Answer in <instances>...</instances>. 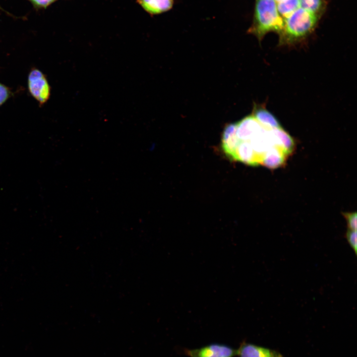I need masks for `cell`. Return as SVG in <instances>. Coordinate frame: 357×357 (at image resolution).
Instances as JSON below:
<instances>
[{
    "label": "cell",
    "instance_id": "6da1fadb",
    "mask_svg": "<svg viewBox=\"0 0 357 357\" xmlns=\"http://www.w3.org/2000/svg\"><path fill=\"white\" fill-rule=\"evenodd\" d=\"M320 18L299 7L284 19L279 35V46L291 45L305 39L315 29Z\"/></svg>",
    "mask_w": 357,
    "mask_h": 357
},
{
    "label": "cell",
    "instance_id": "7a4b0ae2",
    "mask_svg": "<svg viewBox=\"0 0 357 357\" xmlns=\"http://www.w3.org/2000/svg\"><path fill=\"white\" fill-rule=\"evenodd\" d=\"M283 24L275 0H255L252 22L247 32L260 42L269 32L278 34Z\"/></svg>",
    "mask_w": 357,
    "mask_h": 357
},
{
    "label": "cell",
    "instance_id": "3957f363",
    "mask_svg": "<svg viewBox=\"0 0 357 357\" xmlns=\"http://www.w3.org/2000/svg\"><path fill=\"white\" fill-rule=\"evenodd\" d=\"M27 87L30 94L40 106L44 105L50 98L51 86L46 76L37 68H32L28 73Z\"/></svg>",
    "mask_w": 357,
    "mask_h": 357
},
{
    "label": "cell",
    "instance_id": "277c9868",
    "mask_svg": "<svg viewBox=\"0 0 357 357\" xmlns=\"http://www.w3.org/2000/svg\"><path fill=\"white\" fill-rule=\"evenodd\" d=\"M183 353L189 357H234L236 356V350L226 345L215 343L197 349H184Z\"/></svg>",
    "mask_w": 357,
    "mask_h": 357
},
{
    "label": "cell",
    "instance_id": "5b68a950",
    "mask_svg": "<svg viewBox=\"0 0 357 357\" xmlns=\"http://www.w3.org/2000/svg\"><path fill=\"white\" fill-rule=\"evenodd\" d=\"M236 135L240 141H249L263 127L252 115L236 123Z\"/></svg>",
    "mask_w": 357,
    "mask_h": 357
},
{
    "label": "cell",
    "instance_id": "8992f818",
    "mask_svg": "<svg viewBox=\"0 0 357 357\" xmlns=\"http://www.w3.org/2000/svg\"><path fill=\"white\" fill-rule=\"evenodd\" d=\"M236 356L238 357H284L277 351L248 343L244 341L236 350Z\"/></svg>",
    "mask_w": 357,
    "mask_h": 357
},
{
    "label": "cell",
    "instance_id": "52a82bcc",
    "mask_svg": "<svg viewBox=\"0 0 357 357\" xmlns=\"http://www.w3.org/2000/svg\"><path fill=\"white\" fill-rule=\"evenodd\" d=\"M239 142L236 135V123L229 124L225 128L222 138V147L227 156L234 160L235 152Z\"/></svg>",
    "mask_w": 357,
    "mask_h": 357
},
{
    "label": "cell",
    "instance_id": "ba28073f",
    "mask_svg": "<svg viewBox=\"0 0 357 357\" xmlns=\"http://www.w3.org/2000/svg\"><path fill=\"white\" fill-rule=\"evenodd\" d=\"M274 146L280 148L288 156L295 148L293 137L282 127L270 129Z\"/></svg>",
    "mask_w": 357,
    "mask_h": 357
},
{
    "label": "cell",
    "instance_id": "9c48e42d",
    "mask_svg": "<svg viewBox=\"0 0 357 357\" xmlns=\"http://www.w3.org/2000/svg\"><path fill=\"white\" fill-rule=\"evenodd\" d=\"M234 160L238 161L251 166L260 164V160L248 141H240L237 148Z\"/></svg>",
    "mask_w": 357,
    "mask_h": 357
},
{
    "label": "cell",
    "instance_id": "30bf717a",
    "mask_svg": "<svg viewBox=\"0 0 357 357\" xmlns=\"http://www.w3.org/2000/svg\"><path fill=\"white\" fill-rule=\"evenodd\" d=\"M287 156L280 148L272 146L262 156L260 164L269 169H276L283 165Z\"/></svg>",
    "mask_w": 357,
    "mask_h": 357
},
{
    "label": "cell",
    "instance_id": "8fae6325",
    "mask_svg": "<svg viewBox=\"0 0 357 357\" xmlns=\"http://www.w3.org/2000/svg\"><path fill=\"white\" fill-rule=\"evenodd\" d=\"M138 3L151 15H157L170 10L174 0H137Z\"/></svg>",
    "mask_w": 357,
    "mask_h": 357
},
{
    "label": "cell",
    "instance_id": "7c38bea8",
    "mask_svg": "<svg viewBox=\"0 0 357 357\" xmlns=\"http://www.w3.org/2000/svg\"><path fill=\"white\" fill-rule=\"evenodd\" d=\"M251 115L267 129H271L281 127L276 118L265 107L255 105Z\"/></svg>",
    "mask_w": 357,
    "mask_h": 357
},
{
    "label": "cell",
    "instance_id": "4fadbf2b",
    "mask_svg": "<svg viewBox=\"0 0 357 357\" xmlns=\"http://www.w3.org/2000/svg\"><path fill=\"white\" fill-rule=\"evenodd\" d=\"M300 7L314 14L319 18L324 13L326 2L325 0H299Z\"/></svg>",
    "mask_w": 357,
    "mask_h": 357
},
{
    "label": "cell",
    "instance_id": "5bb4252c",
    "mask_svg": "<svg viewBox=\"0 0 357 357\" xmlns=\"http://www.w3.org/2000/svg\"><path fill=\"white\" fill-rule=\"evenodd\" d=\"M276 5L278 12L283 19L300 7L299 0H279Z\"/></svg>",
    "mask_w": 357,
    "mask_h": 357
},
{
    "label": "cell",
    "instance_id": "9a60e30c",
    "mask_svg": "<svg viewBox=\"0 0 357 357\" xmlns=\"http://www.w3.org/2000/svg\"><path fill=\"white\" fill-rule=\"evenodd\" d=\"M345 237L356 255L357 253V230L348 229L345 233Z\"/></svg>",
    "mask_w": 357,
    "mask_h": 357
},
{
    "label": "cell",
    "instance_id": "2e32d148",
    "mask_svg": "<svg viewBox=\"0 0 357 357\" xmlns=\"http://www.w3.org/2000/svg\"><path fill=\"white\" fill-rule=\"evenodd\" d=\"M12 95L11 89L0 82V107L4 104Z\"/></svg>",
    "mask_w": 357,
    "mask_h": 357
},
{
    "label": "cell",
    "instance_id": "e0dca14e",
    "mask_svg": "<svg viewBox=\"0 0 357 357\" xmlns=\"http://www.w3.org/2000/svg\"><path fill=\"white\" fill-rule=\"evenodd\" d=\"M343 215L346 218L348 229L357 230V213H344Z\"/></svg>",
    "mask_w": 357,
    "mask_h": 357
},
{
    "label": "cell",
    "instance_id": "ac0fdd59",
    "mask_svg": "<svg viewBox=\"0 0 357 357\" xmlns=\"http://www.w3.org/2000/svg\"><path fill=\"white\" fill-rule=\"evenodd\" d=\"M36 8H46L56 0H28Z\"/></svg>",
    "mask_w": 357,
    "mask_h": 357
},
{
    "label": "cell",
    "instance_id": "d6986e66",
    "mask_svg": "<svg viewBox=\"0 0 357 357\" xmlns=\"http://www.w3.org/2000/svg\"><path fill=\"white\" fill-rule=\"evenodd\" d=\"M275 0L276 1V2H277V1H279V0Z\"/></svg>",
    "mask_w": 357,
    "mask_h": 357
},
{
    "label": "cell",
    "instance_id": "ffe728a7",
    "mask_svg": "<svg viewBox=\"0 0 357 357\" xmlns=\"http://www.w3.org/2000/svg\"><path fill=\"white\" fill-rule=\"evenodd\" d=\"M0 8H1H1L0 7Z\"/></svg>",
    "mask_w": 357,
    "mask_h": 357
}]
</instances>
